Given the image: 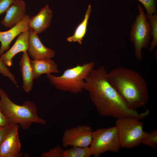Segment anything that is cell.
I'll list each match as a JSON object with an SVG mask.
<instances>
[{
  "label": "cell",
  "instance_id": "cell-1",
  "mask_svg": "<svg viewBox=\"0 0 157 157\" xmlns=\"http://www.w3.org/2000/svg\"><path fill=\"white\" fill-rule=\"evenodd\" d=\"M108 72L101 66L94 68L85 79L84 90L101 115L118 119L132 117L141 120L146 117L150 111L146 109L139 113L130 109L108 80Z\"/></svg>",
  "mask_w": 157,
  "mask_h": 157
},
{
  "label": "cell",
  "instance_id": "cell-2",
  "mask_svg": "<svg viewBox=\"0 0 157 157\" xmlns=\"http://www.w3.org/2000/svg\"><path fill=\"white\" fill-rule=\"evenodd\" d=\"M108 81L133 110L144 107L149 100V90L144 78L130 68L119 67L108 72Z\"/></svg>",
  "mask_w": 157,
  "mask_h": 157
},
{
  "label": "cell",
  "instance_id": "cell-3",
  "mask_svg": "<svg viewBox=\"0 0 157 157\" xmlns=\"http://www.w3.org/2000/svg\"><path fill=\"white\" fill-rule=\"evenodd\" d=\"M0 109L8 124H18L24 130L29 129L34 123L42 125L47 123L46 120L38 116L37 107L33 102L27 101L22 105L17 104L0 88Z\"/></svg>",
  "mask_w": 157,
  "mask_h": 157
},
{
  "label": "cell",
  "instance_id": "cell-4",
  "mask_svg": "<svg viewBox=\"0 0 157 157\" xmlns=\"http://www.w3.org/2000/svg\"><path fill=\"white\" fill-rule=\"evenodd\" d=\"M94 62L82 65H77L67 69L59 76L51 74H47V77L50 84L57 89L63 91L76 94L84 90L85 79L94 68Z\"/></svg>",
  "mask_w": 157,
  "mask_h": 157
},
{
  "label": "cell",
  "instance_id": "cell-5",
  "mask_svg": "<svg viewBox=\"0 0 157 157\" xmlns=\"http://www.w3.org/2000/svg\"><path fill=\"white\" fill-rule=\"evenodd\" d=\"M136 117H127L116 119L117 128L121 148L131 149L141 144L148 134L144 131L143 123Z\"/></svg>",
  "mask_w": 157,
  "mask_h": 157
},
{
  "label": "cell",
  "instance_id": "cell-6",
  "mask_svg": "<svg viewBox=\"0 0 157 157\" xmlns=\"http://www.w3.org/2000/svg\"><path fill=\"white\" fill-rule=\"evenodd\" d=\"M92 155L98 157L108 151L116 153L121 148L118 131L115 126L93 131L90 146Z\"/></svg>",
  "mask_w": 157,
  "mask_h": 157
},
{
  "label": "cell",
  "instance_id": "cell-7",
  "mask_svg": "<svg viewBox=\"0 0 157 157\" xmlns=\"http://www.w3.org/2000/svg\"><path fill=\"white\" fill-rule=\"evenodd\" d=\"M139 14L136 16L131 27L130 40L133 43L136 58L140 60L142 58V51L148 47L151 36L150 25L147 20L143 8L138 6Z\"/></svg>",
  "mask_w": 157,
  "mask_h": 157
},
{
  "label": "cell",
  "instance_id": "cell-8",
  "mask_svg": "<svg viewBox=\"0 0 157 157\" xmlns=\"http://www.w3.org/2000/svg\"><path fill=\"white\" fill-rule=\"evenodd\" d=\"M93 131L90 126L83 125L67 129L62 137V146L65 148L89 147L92 140Z\"/></svg>",
  "mask_w": 157,
  "mask_h": 157
},
{
  "label": "cell",
  "instance_id": "cell-9",
  "mask_svg": "<svg viewBox=\"0 0 157 157\" xmlns=\"http://www.w3.org/2000/svg\"><path fill=\"white\" fill-rule=\"evenodd\" d=\"M30 19V16L26 14L20 22L9 29L6 31H0V56L9 49L10 44L16 37L29 30L28 23Z\"/></svg>",
  "mask_w": 157,
  "mask_h": 157
},
{
  "label": "cell",
  "instance_id": "cell-10",
  "mask_svg": "<svg viewBox=\"0 0 157 157\" xmlns=\"http://www.w3.org/2000/svg\"><path fill=\"white\" fill-rule=\"evenodd\" d=\"M19 126L15 124L7 135L0 146V157L21 156V144L19 138Z\"/></svg>",
  "mask_w": 157,
  "mask_h": 157
},
{
  "label": "cell",
  "instance_id": "cell-11",
  "mask_svg": "<svg viewBox=\"0 0 157 157\" xmlns=\"http://www.w3.org/2000/svg\"><path fill=\"white\" fill-rule=\"evenodd\" d=\"M27 52L33 60L52 58L56 54L54 50L44 45L38 34L30 31Z\"/></svg>",
  "mask_w": 157,
  "mask_h": 157
},
{
  "label": "cell",
  "instance_id": "cell-12",
  "mask_svg": "<svg viewBox=\"0 0 157 157\" xmlns=\"http://www.w3.org/2000/svg\"><path fill=\"white\" fill-rule=\"evenodd\" d=\"M53 16V12L49 6H45L36 15L31 17L29 30L38 35L42 33L50 26Z\"/></svg>",
  "mask_w": 157,
  "mask_h": 157
},
{
  "label": "cell",
  "instance_id": "cell-13",
  "mask_svg": "<svg viewBox=\"0 0 157 157\" xmlns=\"http://www.w3.org/2000/svg\"><path fill=\"white\" fill-rule=\"evenodd\" d=\"M1 24L11 28L20 22L26 15V5L23 0H15L6 12Z\"/></svg>",
  "mask_w": 157,
  "mask_h": 157
},
{
  "label": "cell",
  "instance_id": "cell-14",
  "mask_svg": "<svg viewBox=\"0 0 157 157\" xmlns=\"http://www.w3.org/2000/svg\"><path fill=\"white\" fill-rule=\"evenodd\" d=\"M30 31H26L20 34L12 47L0 57L7 66L12 64V59L17 54L20 52H27L28 47Z\"/></svg>",
  "mask_w": 157,
  "mask_h": 157
},
{
  "label": "cell",
  "instance_id": "cell-15",
  "mask_svg": "<svg viewBox=\"0 0 157 157\" xmlns=\"http://www.w3.org/2000/svg\"><path fill=\"white\" fill-rule=\"evenodd\" d=\"M31 59L27 52L23 53L19 62L20 70L23 82V88L26 92L31 91L33 86L34 79L31 64Z\"/></svg>",
  "mask_w": 157,
  "mask_h": 157
},
{
  "label": "cell",
  "instance_id": "cell-16",
  "mask_svg": "<svg viewBox=\"0 0 157 157\" xmlns=\"http://www.w3.org/2000/svg\"><path fill=\"white\" fill-rule=\"evenodd\" d=\"M31 63L34 79L38 78L43 74L60 72L57 64L51 58L31 60Z\"/></svg>",
  "mask_w": 157,
  "mask_h": 157
},
{
  "label": "cell",
  "instance_id": "cell-17",
  "mask_svg": "<svg viewBox=\"0 0 157 157\" xmlns=\"http://www.w3.org/2000/svg\"><path fill=\"white\" fill-rule=\"evenodd\" d=\"M91 7L89 5L85 12L82 21L77 26L72 35L67 37V41L69 42H77L81 44L87 29L88 22L91 12Z\"/></svg>",
  "mask_w": 157,
  "mask_h": 157
},
{
  "label": "cell",
  "instance_id": "cell-18",
  "mask_svg": "<svg viewBox=\"0 0 157 157\" xmlns=\"http://www.w3.org/2000/svg\"><path fill=\"white\" fill-rule=\"evenodd\" d=\"M92 156L90 147H72L63 150L62 157H90Z\"/></svg>",
  "mask_w": 157,
  "mask_h": 157
},
{
  "label": "cell",
  "instance_id": "cell-19",
  "mask_svg": "<svg viewBox=\"0 0 157 157\" xmlns=\"http://www.w3.org/2000/svg\"><path fill=\"white\" fill-rule=\"evenodd\" d=\"M146 16L150 25L151 36L153 38L149 49V51H151L157 45V14L156 13L153 15H147Z\"/></svg>",
  "mask_w": 157,
  "mask_h": 157
},
{
  "label": "cell",
  "instance_id": "cell-20",
  "mask_svg": "<svg viewBox=\"0 0 157 157\" xmlns=\"http://www.w3.org/2000/svg\"><path fill=\"white\" fill-rule=\"evenodd\" d=\"M141 144L151 148L157 149V130H155L148 133L142 140Z\"/></svg>",
  "mask_w": 157,
  "mask_h": 157
},
{
  "label": "cell",
  "instance_id": "cell-21",
  "mask_svg": "<svg viewBox=\"0 0 157 157\" xmlns=\"http://www.w3.org/2000/svg\"><path fill=\"white\" fill-rule=\"evenodd\" d=\"M0 74L4 76L8 77L16 86H18L17 82L15 76L11 72L0 57Z\"/></svg>",
  "mask_w": 157,
  "mask_h": 157
},
{
  "label": "cell",
  "instance_id": "cell-22",
  "mask_svg": "<svg viewBox=\"0 0 157 157\" xmlns=\"http://www.w3.org/2000/svg\"><path fill=\"white\" fill-rule=\"evenodd\" d=\"M144 7L148 15H152L156 13V0H137Z\"/></svg>",
  "mask_w": 157,
  "mask_h": 157
},
{
  "label": "cell",
  "instance_id": "cell-23",
  "mask_svg": "<svg viewBox=\"0 0 157 157\" xmlns=\"http://www.w3.org/2000/svg\"><path fill=\"white\" fill-rule=\"evenodd\" d=\"M63 149L60 146L58 145L51 149L49 151L43 152L41 154L42 157H62Z\"/></svg>",
  "mask_w": 157,
  "mask_h": 157
},
{
  "label": "cell",
  "instance_id": "cell-24",
  "mask_svg": "<svg viewBox=\"0 0 157 157\" xmlns=\"http://www.w3.org/2000/svg\"><path fill=\"white\" fill-rule=\"evenodd\" d=\"M15 125L9 124L0 126V146L7 135L14 127Z\"/></svg>",
  "mask_w": 157,
  "mask_h": 157
},
{
  "label": "cell",
  "instance_id": "cell-25",
  "mask_svg": "<svg viewBox=\"0 0 157 157\" xmlns=\"http://www.w3.org/2000/svg\"><path fill=\"white\" fill-rule=\"evenodd\" d=\"M15 0H0V15L6 12Z\"/></svg>",
  "mask_w": 157,
  "mask_h": 157
},
{
  "label": "cell",
  "instance_id": "cell-26",
  "mask_svg": "<svg viewBox=\"0 0 157 157\" xmlns=\"http://www.w3.org/2000/svg\"><path fill=\"white\" fill-rule=\"evenodd\" d=\"M8 125L7 119L2 113L0 109V126H5Z\"/></svg>",
  "mask_w": 157,
  "mask_h": 157
}]
</instances>
